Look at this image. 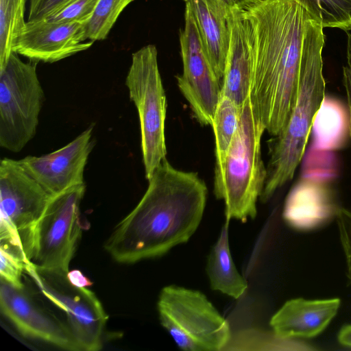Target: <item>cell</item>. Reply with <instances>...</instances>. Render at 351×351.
I'll use <instances>...</instances> for the list:
<instances>
[{"mask_svg": "<svg viewBox=\"0 0 351 351\" xmlns=\"http://www.w3.org/2000/svg\"><path fill=\"white\" fill-rule=\"evenodd\" d=\"M317 5L324 27L351 30V0H313Z\"/></svg>", "mask_w": 351, "mask_h": 351, "instance_id": "484cf974", "label": "cell"}, {"mask_svg": "<svg viewBox=\"0 0 351 351\" xmlns=\"http://www.w3.org/2000/svg\"><path fill=\"white\" fill-rule=\"evenodd\" d=\"M26 0H0V71L5 66L15 38L25 26Z\"/></svg>", "mask_w": 351, "mask_h": 351, "instance_id": "7402d4cb", "label": "cell"}, {"mask_svg": "<svg viewBox=\"0 0 351 351\" xmlns=\"http://www.w3.org/2000/svg\"><path fill=\"white\" fill-rule=\"evenodd\" d=\"M228 221L226 220L208 256L206 273L213 290L237 299L245 293L247 285L237 271L230 254Z\"/></svg>", "mask_w": 351, "mask_h": 351, "instance_id": "ffe728a7", "label": "cell"}, {"mask_svg": "<svg viewBox=\"0 0 351 351\" xmlns=\"http://www.w3.org/2000/svg\"><path fill=\"white\" fill-rule=\"evenodd\" d=\"M323 29L322 20L317 21L306 39L297 99L287 125L275 136L270 150L266 180L260 197L263 202L293 178L304 155L314 118L325 97Z\"/></svg>", "mask_w": 351, "mask_h": 351, "instance_id": "3957f363", "label": "cell"}, {"mask_svg": "<svg viewBox=\"0 0 351 351\" xmlns=\"http://www.w3.org/2000/svg\"><path fill=\"white\" fill-rule=\"evenodd\" d=\"M66 276L69 281L76 287H87L93 285V282L77 269L69 271Z\"/></svg>", "mask_w": 351, "mask_h": 351, "instance_id": "4dcf8cb0", "label": "cell"}, {"mask_svg": "<svg viewBox=\"0 0 351 351\" xmlns=\"http://www.w3.org/2000/svg\"><path fill=\"white\" fill-rule=\"evenodd\" d=\"M25 272L44 296L65 313L66 324L81 350H100L108 315L95 293L71 284L67 274L40 269L32 263L26 265Z\"/></svg>", "mask_w": 351, "mask_h": 351, "instance_id": "30bf717a", "label": "cell"}, {"mask_svg": "<svg viewBox=\"0 0 351 351\" xmlns=\"http://www.w3.org/2000/svg\"><path fill=\"white\" fill-rule=\"evenodd\" d=\"M340 300L287 301L273 315L270 326L274 332L285 339L310 338L322 332L337 314Z\"/></svg>", "mask_w": 351, "mask_h": 351, "instance_id": "ac0fdd59", "label": "cell"}, {"mask_svg": "<svg viewBox=\"0 0 351 351\" xmlns=\"http://www.w3.org/2000/svg\"><path fill=\"white\" fill-rule=\"evenodd\" d=\"M82 184L53 196L34 230L30 262L36 267L67 274L81 237Z\"/></svg>", "mask_w": 351, "mask_h": 351, "instance_id": "ba28073f", "label": "cell"}, {"mask_svg": "<svg viewBox=\"0 0 351 351\" xmlns=\"http://www.w3.org/2000/svg\"><path fill=\"white\" fill-rule=\"evenodd\" d=\"M180 42L183 71L177 77L178 86L197 121L212 126L221 97V86L208 58L193 14L186 7Z\"/></svg>", "mask_w": 351, "mask_h": 351, "instance_id": "8fae6325", "label": "cell"}, {"mask_svg": "<svg viewBox=\"0 0 351 351\" xmlns=\"http://www.w3.org/2000/svg\"><path fill=\"white\" fill-rule=\"evenodd\" d=\"M338 339L342 345L351 347V325H346L341 328Z\"/></svg>", "mask_w": 351, "mask_h": 351, "instance_id": "1f68e13d", "label": "cell"}, {"mask_svg": "<svg viewBox=\"0 0 351 351\" xmlns=\"http://www.w3.org/2000/svg\"><path fill=\"white\" fill-rule=\"evenodd\" d=\"M133 0H99L90 18L85 23L86 39L91 41L106 38L117 18Z\"/></svg>", "mask_w": 351, "mask_h": 351, "instance_id": "603a6c76", "label": "cell"}, {"mask_svg": "<svg viewBox=\"0 0 351 351\" xmlns=\"http://www.w3.org/2000/svg\"><path fill=\"white\" fill-rule=\"evenodd\" d=\"M231 6L227 14L229 47L221 95L242 108L250 96L252 67V31L244 1Z\"/></svg>", "mask_w": 351, "mask_h": 351, "instance_id": "9a60e30c", "label": "cell"}, {"mask_svg": "<svg viewBox=\"0 0 351 351\" xmlns=\"http://www.w3.org/2000/svg\"><path fill=\"white\" fill-rule=\"evenodd\" d=\"M233 346L237 347L245 346H247L248 348L250 346H253L252 349H254L255 346H266L271 350H314L309 345L294 341L293 339H285L278 337L274 332L269 334L255 330L243 331L234 339L231 337L230 341L226 348Z\"/></svg>", "mask_w": 351, "mask_h": 351, "instance_id": "cb8c5ba5", "label": "cell"}, {"mask_svg": "<svg viewBox=\"0 0 351 351\" xmlns=\"http://www.w3.org/2000/svg\"><path fill=\"white\" fill-rule=\"evenodd\" d=\"M2 313L24 336L61 349L82 351L67 324L40 306L25 291L1 279Z\"/></svg>", "mask_w": 351, "mask_h": 351, "instance_id": "7c38bea8", "label": "cell"}, {"mask_svg": "<svg viewBox=\"0 0 351 351\" xmlns=\"http://www.w3.org/2000/svg\"><path fill=\"white\" fill-rule=\"evenodd\" d=\"M93 128L90 125L55 152L40 156H27L18 161L52 197L84 184V169L94 147Z\"/></svg>", "mask_w": 351, "mask_h": 351, "instance_id": "4fadbf2b", "label": "cell"}, {"mask_svg": "<svg viewBox=\"0 0 351 351\" xmlns=\"http://www.w3.org/2000/svg\"><path fill=\"white\" fill-rule=\"evenodd\" d=\"M339 208L326 182L302 178L290 191L282 215L292 228L311 230L336 217Z\"/></svg>", "mask_w": 351, "mask_h": 351, "instance_id": "2e32d148", "label": "cell"}, {"mask_svg": "<svg viewBox=\"0 0 351 351\" xmlns=\"http://www.w3.org/2000/svg\"><path fill=\"white\" fill-rule=\"evenodd\" d=\"M37 62H23L12 53L0 71V145L19 152L34 137L45 93Z\"/></svg>", "mask_w": 351, "mask_h": 351, "instance_id": "52a82bcc", "label": "cell"}, {"mask_svg": "<svg viewBox=\"0 0 351 351\" xmlns=\"http://www.w3.org/2000/svg\"><path fill=\"white\" fill-rule=\"evenodd\" d=\"M66 0H29L27 21L44 19Z\"/></svg>", "mask_w": 351, "mask_h": 351, "instance_id": "f1b7e54d", "label": "cell"}, {"mask_svg": "<svg viewBox=\"0 0 351 351\" xmlns=\"http://www.w3.org/2000/svg\"><path fill=\"white\" fill-rule=\"evenodd\" d=\"M311 149L330 152L342 148L350 138L348 108L338 99L324 97L313 123Z\"/></svg>", "mask_w": 351, "mask_h": 351, "instance_id": "d6986e66", "label": "cell"}, {"mask_svg": "<svg viewBox=\"0 0 351 351\" xmlns=\"http://www.w3.org/2000/svg\"><path fill=\"white\" fill-rule=\"evenodd\" d=\"M265 128L250 97L241 108L237 130L228 151L222 186L217 199L225 203L226 220L243 222L256 215V202L267 177L261 154V139Z\"/></svg>", "mask_w": 351, "mask_h": 351, "instance_id": "277c9868", "label": "cell"}, {"mask_svg": "<svg viewBox=\"0 0 351 351\" xmlns=\"http://www.w3.org/2000/svg\"><path fill=\"white\" fill-rule=\"evenodd\" d=\"M241 108L228 97L221 95L212 127L215 145L214 193L220 191L226 155L237 130Z\"/></svg>", "mask_w": 351, "mask_h": 351, "instance_id": "44dd1931", "label": "cell"}, {"mask_svg": "<svg viewBox=\"0 0 351 351\" xmlns=\"http://www.w3.org/2000/svg\"><path fill=\"white\" fill-rule=\"evenodd\" d=\"M157 305L161 325L182 350L219 351L229 343V324L202 293L167 286Z\"/></svg>", "mask_w": 351, "mask_h": 351, "instance_id": "5b68a950", "label": "cell"}, {"mask_svg": "<svg viewBox=\"0 0 351 351\" xmlns=\"http://www.w3.org/2000/svg\"><path fill=\"white\" fill-rule=\"evenodd\" d=\"M335 217L345 254L348 276L351 282V210L339 208Z\"/></svg>", "mask_w": 351, "mask_h": 351, "instance_id": "83f0119b", "label": "cell"}, {"mask_svg": "<svg viewBox=\"0 0 351 351\" xmlns=\"http://www.w3.org/2000/svg\"><path fill=\"white\" fill-rule=\"evenodd\" d=\"M18 160L0 162V237L20 243L30 262L34 232L51 198Z\"/></svg>", "mask_w": 351, "mask_h": 351, "instance_id": "9c48e42d", "label": "cell"}, {"mask_svg": "<svg viewBox=\"0 0 351 351\" xmlns=\"http://www.w3.org/2000/svg\"><path fill=\"white\" fill-rule=\"evenodd\" d=\"M157 49L146 45L132 53L125 85L139 117L145 178L166 158L165 123L167 99L158 64Z\"/></svg>", "mask_w": 351, "mask_h": 351, "instance_id": "8992f818", "label": "cell"}, {"mask_svg": "<svg viewBox=\"0 0 351 351\" xmlns=\"http://www.w3.org/2000/svg\"><path fill=\"white\" fill-rule=\"evenodd\" d=\"M85 23L27 21L15 38L12 51L34 62H54L88 49Z\"/></svg>", "mask_w": 351, "mask_h": 351, "instance_id": "5bb4252c", "label": "cell"}, {"mask_svg": "<svg viewBox=\"0 0 351 351\" xmlns=\"http://www.w3.org/2000/svg\"><path fill=\"white\" fill-rule=\"evenodd\" d=\"M0 254L1 279L17 288H23V273L25 272L28 263L12 253L2 249H0Z\"/></svg>", "mask_w": 351, "mask_h": 351, "instance_id": "4316f807", "label": "cell"}, {"mask_svg": "<svg viewBox=\"0 0 351 351\" xmlns=\"http://www.w3.org/2000/svg\"><path fill=\"white\" fill-rule=\"evenodd\" d=\"M244 6L252 31L250 100L276 136L294 108L306 41L321 13L313 0H245Z\"/></svg>", "mask_w": 351, "mask_h": 351, "instance_id": "6da1fadb", "label": "cell"}, {"mask_svg": "<svg viewBox=\"0 0 351 351\" xmlns=\"http://www.w3.org/2000/svg\"><path fill=\"white\" fill-rule=\"evenodd\" d=\"M347 33L346 62L343 67V84L345 88L347 108L350 119V135L351 139V30Z\"/></svg>", "mask_w": 351, "mask_h": 351, "instance_id": "f546056e", "label": "cell"}, {"mask_svg": "<svg viewBox=\"0 0 351 351\" xmlns=\"http://www.w3.org/2000/svg\"><path fill=\"white\" fill-rule=\"evenodd\" d=\"M99 0H66L44 20L55 23H86L92 16Z\"/></svg>", "mask_w": 351, "mask_h": 351, "instance_id": "d4e9b609", "label": "cell"}, {"mask_svg": "<svg viewBox=\"0 0 351 351\" xmlns=\"http://www.w3.org/2000/svg\"><path fill=\"white\" fill-rule=\"evenodd\" d=\"M192 12L211 66L221 88L229 47L227 14L241 0H184Z\"/></svg>", "mask_w": 351, "mask_h": 351, "instance_id": "e0dca14e", "label": "cell"}, {"mask_svg": "<svg viewBox=\"0 0 351 351\" xmlns=\"http://www.w3.org/2000/svg\"><path fill=\"white\" fill-rule=\"evenodd\" d=\"M207 195L197 173L177 169L165 158L148 180L141 199L106 240L105 250L125 264L164 255L195 233Z\"/></svg>", "mask_w": 351, "mask_h": 351, "instance_id": "7a4b0ae2", "label": "cell"}]
</instances>
